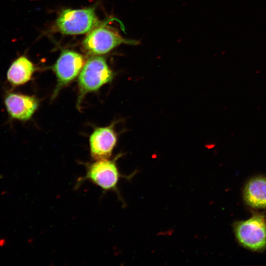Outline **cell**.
<instances>
[{
    "mask_svg": "<svg viewBox=\"0 0 266 266\" xmlns=\"http://www.w3.org/2000/svg\"><path fill=\"white\" fill-rule=\"evenodd\" d=\"M113 76L112 71L103 58L94 56L89 58L79 74L77 106L80 105L86 94L95 92L109 83Z\"/></svg>",
    "mask_w": 266,
    "mask_h": 266,
    "instance_id": "6da1fadb",
    "label": "cell"
},
{
    "mask_svg": "<svg viewBox=\"0 0 266 266\" xmlns=\"http://www.w3.org/2000/svg\"><path fill=\"white\" fill-rule=\"evenodd\" d=\"M95 9H66L58 16L56 24L63 33L74 35L90 32L99 24Z\"/></svg>",
    "mask_w": 266,
    "mask_h": 266,
    "instance_id": "7a4b0ae2",
    "label": "cell"
},
{
    "mask_svg": "<svg viewBox=\"0 0 266 266\" xmlns=\"http://www.w3.org/2000/svg\"><path fill=\"white\" fill-rule=\"evenodd\" d=\"M234 233L239 242L249 249L260 251L266 247V220L262 214L237 223Z\"/></svg>",
    "mask_w": 266,
    "mask_h": 266,
    "instance_id": "3957f363",
    "label": "cell"
},
{
    "mask_svg": "<svg viewBox=\"0 0 266 266\" xmlns=\"http://www.w3.org/2000/svg\"><path fill=\"white\" fill-rule=\"evenodd\" d=\"M116 160H99L88 164L85 175L78 179V184L88 180L104 191L117 193V185L121 174Z\"/></svg>",
    "mask_w": 266,
    "mask_h": 266,
    "instance_id": "277c9868",
    "label": "cell"
},
{
    "mask_svg": "<svg viewBox=\"0 0 266 266\" xmlns=\"http://www.w3.org/2000/svg\"><path fill=\"white\" fill-rule=\"evenodd\" d=\"M137 44L138 41L123 38L114 30L105 27L92 30L83 41L82 45L88 54L98 55L106 54L121 44Z\"/></svg>",
    "mask_w": 266,
    "mask_h": 266,
    "instance_id": "5b68a950",
    "label": "cell"
},
{
    "mask_svg": "<svg viewBox=\"0 0 266 266\" xmlns=\"http://www.w3.org/2000/svg\"><path fill=\"white\" fill-rule=\"evenodd\" d=\"M85 64V59L81 54L68 50L62 52L53 67L57 77V84L52 99L56 97L62 88L76 78Z\"/></svg>",
    "mask_w": 266,
    "mask_h": 266,
    "instance_id": "8992f818",
    "label": "cell"
},
{
    "mask_svg": "<svg viewBox=\"0 0 266 266\" xmlns=\"http://www.w3.org/2000/svg\"><path fill=\"white\" fill-rule=\"evenodd\" d=\"M112 126L96 128L89 138L90 153L95 160L108 159L117 143Z\"/></svg>",
    "mask_w": 266,
    "mask_h": 266,
    "instance_id": "52a82bcc",
    "label": "cell"
},
{
    "mask_svg": "<svg viewBox=\"0 0 266 266\" xmlns=\"http://www.w3.org/2000/svg\"><path fill=\"white\" fill-rule=\"evenodd\" d=\"M5 104L11 116L20 120H28L38 106V101L33 96L10 93L5 98Z\"/></svg>",
    "mask_w": 266,
    "mask_h": 266,
    "instance_id": "ba28073f",
    "label": "cell"
},
{
    "mask_svg": "<svg viewBox=\"0 0 266 266\" xmlns=\"http://www.w3.org/2000/svg\"><path fill=\"white\" fill-rule=\"evenodd\" d=\"M243 197L249 206L266 208V177L258 176L251 179L245 186Z\"/></svg>",
    "mask_w": 266,
    "mask_h": 266,
    "instance_id": "9c48e42d",
    "label": "cell"
},
{
    "mask_svg": "<svg viewBox=\"0 0 266 266\" xmlns=\"http://www.w3.org/2000/svg\"><path fill=\"white\" fill-rule=\"evenodd\" d=\"M35 68L33 63L27 57L21 56L11 65L7 71V79L12 84L20 85L27 83L32 78Z\"/></svg>",
    "mask_w": 266,
    "mask_h": 266,
    "instance_id": "30bf717a",
    "label": "cell"
},
{
    "mask_svg": "<svg viewBox=\"0 0 266 266\" xmlns=\"http://www.w3.org/2000/svg\"><path fill=\"white\" fill-rule=\"evenodd\" d=\"M5 240L4 239L2 238L0 239V246H3L5 244Z\"/></svg>",
    "mask_w": 266,
    "mask_h": 266,
    "instance_id": "8fae6325",
    "label": "cell"
}]
</instances>
